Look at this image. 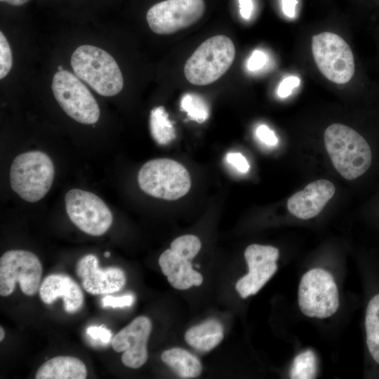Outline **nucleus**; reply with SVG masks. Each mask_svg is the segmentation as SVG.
<instances>
[{
    "instance_id": "obj_23",
    "label": "nucleus",
    "mask_w": 379,
    "mask_h": 379,
    "mask_svg": "<svg viewBox=\"0 0 379 379\" xmlns=\"http://www.w3.org/2000/svg\"><path fill=\"white\" fill-rule=\"evenodd\" d=\"M317 373V359L312 350L298 354L293 359L290 378L292 379H312Z\"/></svg>"
},
{
    "instance_id": "obj_28",
    "label": "nucleus",
    "mask_w": 379,
    "mask_h": 379,
    "mask_svg": "<svg viewBox=\"0 0 379 379\" xmlns=\"http://www.w3.org/2000/svg\"><path fill=\"white\" fill-rule=\"evenodd\" d=\"M86 333L93 340L100 339L102 344L112 342V333L104 325L90 326L86 328Z\"/></svg>"
},
{
    "instance_id": "obj_19",
    "label": "nucleus",
    "mask_w": 379,
    "mask_h": 379,
    "mask_svg": "<svg viewBox=\"0 0 379 379\" xmlns=\"http://www.w3.org/2000/svg\"><path fill=\"white\" fill-rule=\"evenodd\" d=\"M223 336L222 324L215 319H209L188 329L185 340L195 350L206 352L219 345Z\"/></svg>"
},
{
    "instance_id": "obj_10",
    "label": "nucleus",
    "mask_w": 379,
    "mask_h": 379,
    "mask_svg": "<svg viewBox=\"0 0 379 379\" xmlns=\"http://www.w3.org/2000/svg\"><path fill=\"white\" fill-rule=\"evenodd\" d=\"M65 202L69 220L82 232L91 236H100L111 227L112 214L95 194L72 189L67 192Z\"/></svg>"
},
{
    "instance_id": "obj_6",
    "label": "nucleus",
    "mask_w": 379,
    "mask_h": 379,
    "mask_svg": "<svg viewBox=\"0 0 379 379\" xmlns=\"http://www.w3.org/2000/svg\"><path fill=\"white\" fill-rule=\"evenodd\" d=\"M312 52L318 69L329 81L343 84L353 77L354 55L350 46L339 35L325 32L313 36Z\"/></svg>"
},
{
    "instance_id": "obj_24",
    "label": "nucleus",
    "mask_w": 379,
    "mask_h": 379,
    "mask_svg": "<svg viewBox=\"0 0 379 379\" xmlns=\"http://www.w3.org/2000/svg\"><path fill=\"white\" fill-rule=\"evenodd\" d=\"M180 108L188 117L198 123H203L209 117V107L205 100L195 93L185 94L180 101Z\"/></svg>"
},
{
    "instance_id": "obj_35",
    "label": "nucleus",
    "mask_w": 379,
    "mask_h": 379,
    "mask_svg": "<svg viewBox=\"0 0 379 379\" xmlns=\"http://www.w3.org/2000/svg\"><path fill=\"white\" fill-rule=\"evenodd\" d=\"M29 0H1V1H4L12 6H21L25 4Z\"/></svg>"
},
{
    "instance_id": "obj_29",
    "label": "nucleus",
    "mask_w": 379,
    "mask_h": 379,
    "mask_svg": "<svg viewBox=\"0 0 379 379\" xmlns=\"http://www.w3.org/2000/svg\"><path fill=\"white\" fill-rule=\"evenodd\" d=\"M300 84V79L295 76H289L284 78L279 84L277 94L281 98H284L289 96L294 88L298 87Z\"/></svg>"
},
{
    "instance_id": "obj_1",
    "label": "nucleus",
    "mask_w": 379,
    "mask_h": 379,
    "mask_svg": "<svg viewBox=\"0 0 379 379\" xmlns=\"http://www.w3.org/2000/svg\"><path fill=\"white\" fill-rule=\"evenodd\" d=\"M324 137L332 164L344 178L354 180L370 168V146L357 131L341 124H333L326 129Z\"/></svg>"
},
{
    "instance_id": "obj_37",
    "label": "nucleus",
    "mask_w": 379,
    "mask_h": 379,
    "mask_svg": "<svg viewBox=\"0 0 379 379\" xmlns=\"http://www.w3.org/2000/svg\"><path fill=\"white\" fill-rule=\"evenodd\" d=\"M105 257L108 258L110 255V253L108 251H106L104 254Z\"/></svg>"
},
{
    "instance_id": "obj_32",
    "label": "nucleus",
    "mask_w": 379,
    "mask_h": 379,
    "mask_svg": "<svg viewBox=\"0 0 379 379\" xmlns=\"http://www.w3.org/2000/svg\"><path fill=\"white\" fill-rule=\"evenodd\" d=\"M227 161L237 170L246 173L249 170V164L246 159L239 152H230L227 154Z\"/></svg>"
},
{
    "instance_id": "obj_27",
    "label": "nucleus",
    "mask_w": 379,
    "mask_h": 379,
    "mask_svg": "<svg viewBox=\"0 0 379 379\" xmlns=\"http://www.w3.org/2000/svg\"><path fill=\"white\" fill-rule=\"evenodd\" d=\"M133 301L134 296L131 294L116 297L107 295L102 299V304L104 307H110L116 308L129 307L133 305Z\"/></svg>"
},
{
    "instance_id": "obj_25",
    "label": "nucleus",
    "mask_w": 379,
    "mask_h": 379,
    "mask_svg": "<svg viewBox=\"0 0 379 379\" xmlns=\"http://www.w3.org/2000/svg\"><path fill=\"white\" fill-rule=\"evenodd\" d=\"M199 239L192 234L180 236L174 239L171 244V249L179 256L192 260L201 249Z\"/></svg>"
},
{
    "instance_id": "obj_3",
    "label": "nucleus",
    "mask_w": 379,
    "mask_h": 379,
    "mask_svg": "<svg viewBox=\"0 0 379 379\" xmlns=\"http://www.w3.org/2000/svg\"><path fill=\"white\" fill-rule=\"evenodd\" d=\"M54 174V165L48 155L41 151L27 152L14 159L10 169V183L23 200L36 202L51 189Z\"/></svg>"
},
{
    "instance_id": "obj_30",
    "label": "nucleus",
    "mask_w": 379,
    "mask_h": 379,
    "mask_svg": "<svg viewBox=\"0 0 379 379\" xmlns=\"http://www.w3.org/2000/svg\"><path fill=\"white\" fill-rule=\"evenodd\" d=\"M267 55L261 50H254L247 61V68L251 72H256L266 65Z\"/></svg>"
},
{
    "instance_id": "obj_8",
    "label": "nucleus",
    "mask_w": 379,
    "mask_h": 379,
    "mask_svg": "<svg viewBox=\"0 0 379 379\" xmlns=\"http://www.w3.org/2000/svg\"><path fill=\"white\" fill-rule=\"evenodd\" d=\"M51 88L60 107L72 119L84 124L98 121V105L77 77L67 70L58 71L53 76Z\"/></svg>"
},
{
    "instance_id": "obj_12",
    "label": "nucleus",
    "mask_w": 379,
    "mask_h": 379,
    "mask_svg": "<svg viewBox=\"0 0 379 379\" xmlns=\"http://www.w3.org/2000/svg\"><path fill=\"white\" fill-rule=\"evenodd\" d=\"M278 248L271 246L251 244L244 252L248 273L239 279L235 288L241 298L257 293L277 270Z\"/></svg>"
},
{
    "instance_id": "obj_22",
    "label": "nucleus",
    "mask_w": 379,
    "mask_h": 379,
    "mask_svg": "<svg viewBox=\"0 0 379 379\" xmlns=\"http://www.w3.org/2000/svg\"><path fill=\"white\" fill-rule=\"evenodd\" d=\"M366 343L373 359L379 364V294L369 301L365 317Z\"/></svg>"
},
{
    "instance_id": "obj_14",
    "label": "nucleus",
    "mask_w": 379,
    "mask_h": 379,
    "mask_svg": "<svg viewBox=\"0 0 379 379\" xmlns=\"http://www.w3.org/2000/svg\"><path fill=\"white\" fill-rule=\"evenodd\" d=\"M98 258L88 254L81 258L76 265V273L81 280L84 289L92 295L117 292L126 284L124 271L117 267L100 268Z\"/></svg>"
},
{
    "instance_id": "obj_2",
    "label": "nucleus",
    "mask_w": 379,
    "mask_h": 379,
    "mask_svg": "<svg viewBox=\"0 0 379 379\" xmlns=\"http://www.w3.org/2000/svg\"><path fill=\"white\" fill-rule=\"evenodd\" d=\"M76 76L103 96H114L123 88L124 79L114 58L100 48L90 45L78 47L71 57Z\"/></svg>"
},
{
    "instance_id": "obj_13",
    "label": "nucleus",
    "mask_w": 379,
    "mask_h": 379,
    "mask_svg": "<svg viewBox=\"0 0 379 379\" xmlns=\"http://www.w3.org/2000/svg\"><path fill=\"white\" fill-rule=\"evenodd\" d=\"M152 331L149 318L140 316L118 332L111 345L117 352H122V363L129 368H138L148 359L147 341Z\"/></svg>"
},
{
    "instance_id": "obj_17",
    "label": "nucleus",
    "mask_w": 379,
    "mask_h": 379,
    "mask_svg": "<svg viewBox=\"0 0 379 379\" xmlns=\"http://www.w3.org/2000/svg\"><path fill=\"white\" fill-rule=\"evenodd\" d=\"M159 264L170 284L176 289L185 290L203 282V277L193 270L190 261L179 256L171 248L161 253Z\"/></svg>"
},
{
    "instance_id": "obj_5",
    "label": "nucleus",
    "mask_w": 379,
    "mask_h": 379,
    "mask_svg": "<svg viewBox=\"0 0 379 379\" xmlns=\"http://www.w3.org/2000/svg\"><path fill=\"white\" fill-rule=\"evenodd\" d=\"M138 182L147 194L166 200H175L185 195L191 187L187 170L170 159L148 161L140 169Z\"/></svg>"
},
{
    "instance_id": "obj_9",
    "label": "nucleus",
    "mask_w": 379,
    "mask_h": 379,
    "mask_svg": "<svg viewBox=\"0 0 379 379\" xmlns=\"http://www.w3.org/2000/svg\"><path fill=\"white\" fill-rule=\"evenodd\" d=\"M42 265L33 253L24 250H11L0 258V295L8 296L18 282L22 292L34 295L39 289Z\"/></svg>"
},
{
    "instance_id": "obj_4",
    "label": "nucleus",
    "mask_w": 379,
    "mask_h": 379,
    "mask_svg": "<svg viewBox=\"0 0 379 379\" xmlns=\"http://www.w3.org/2000/svg\"><path fill=\"white\" fill-rule=\"evenodd\" d=\"M234 57L235 47L228 36L210 37L187 59L184 67L185 78L197 86L213 83L228 70Z\"/></svg>"
},
{
    "instance_id": "obj_15",
    "label": "nucleus",
    "mask_w": 379,
    "mask_h": 379,
    "mask_svg": "<svg viewBox=\"0 0 379 379\" xmlns=\"http://www.w3.org/2000/svg\"><path fill=\"white\" fill-rule=\"evenodd\" d=\"M334 185L325 179L312 182L293 194L287 201L288 211L295 217L308 220L319 215L333 197Z\"/></svg>"
},
{
    "instance_id": "obj_26",
    "label": "nucleus",
    "mask_w": 379,
    "mask_h": 379,
    "mask_svg": "<svg viewBox=\"0 0 379 379\" xmlns=\"http://www.w3.org/2000/svg\"><path fill=\"white\" fill-rule=\"evenodd\" d=\"M13 65L12 53L8 42L0 32V78H4L10 72Z\"/></svg>"
},
{
    "instance_id": "obj_34",
    "label": "nucleus",
    "mask_w": 379,
    "mask_h": 379,
    "mask_svg": "<svg viewBox=\"0 0 379 379\" xmlns=\"http://www.w3.org/2000/svg\"><path fill=\"white\" fill-rule=\"evenodd\" d=\"M297 0H281L284 13L288 18H293L295 15Z\"/></svg>"
},
{
    "instance_id": "obj_7",
    "label": "nucleus",
    "mask_w": 379,
    "mask_h": 379,
    "mask_svg": "<svg viewBox=\"0 0 379 379\" xmlns=\"http://www.w3.org/2000/svg\"><path fill=\"white\" fill-rule=\"evenodd\" d=\"M298 295L301 312L310 317H329L339 307L334 279L328 271L321 268L310 270L302 275Z\"/></svg>"
},
{
    "instance_id": "obj_31",
    "label": "nucleus",
    "mask_w": 379,
    "mask_h": 379,
    "mask_svg": "<svg viewBox=\"0 0 379 379\" xmlns=\"http://www.w3.org/2000/svg\"><path fill=\"white\" fill-rule=\"evenodd\" d=\"M256 136L262 142L269 146H274L278 142V139L274 132L264 124L257 128Z\"/></svg>"
},
{
    "instance_id": "obj_18",
    "label": "nucleus",
    "mask_w": 379,
    "mask_h": 379,
    "mask_svg": "<svg viewBox=\"0 0 379 379\" xmlns=\"http://www.w3.org/2000/svg\"><path fill=\"white\" fill-rule=\"evenodd\" d=\"M86 377L84 363L69 356H58L46 361L35 375L36 379H85Z\"/></svg>"
},
{
    "instance_id": "obj_20",
    "label": "nucleus",
    "mask_w": 379,
    "mask_h": 379,
    "mask_svg": "<svg viewBox=\"0 0 379 379\" xmlns=\"http://www.w3.org/2000/svg\"><path fill=\"white\" fill-rule=\"evenodd\" d=\"M161 360L182 378L199 376L202 366L199 359L181 348H172L163 352Z\"/></svg>"
},
{
    "instance_id": "obj_38",
    "label": "nucleus",
    "mask_w": 379,
    "mask_h": 379,
    "mask_svg": "<svg viewBox=\"0 0 379 379\" xmlns=\"http://www.w3.org/2000/svg\"><path fill=\"white\" fill-rule=\"evenodd\" d=\"M58 71H62V70H64L62 65H59V66L58 67Z\"/></svg>"
},
{
    "instance_id": "obj_36",
    "label": "nucleus",
    "mask_w": 379,
    "mask_h": 379,
    "mask_svg": "<svg viewBox=\"0 0 379 379\" xmlns=\"http://www.w3.org/2000/svg\"><path fill=\"white\" fill-rule=\"evenodd\" d=\"M5 336V331L2 326L0 327V341H2Z\"/></svg>"
},
{
    "instance_id": "obj_21",
    "label": "nucleus",
    "mask_w": 379,
    "mask_h": 379,
    "mask_svg": "<svg viewBox=\"0 0 379 379\" xmlns=\"http://www.w3.org/2000/svg\"><path fill=\"white\" fill-rule=\"evenodd\" d=\"M149 130L154 140L159 145L169 144L175 138V130L162 106L153 108L149 115Z\"/></svg>"
},
{
    "instance_id": "obj_11",
    "label": "nucleus",
    "mask_w": 379,
    "mask_h": 379,
    "mask_svg": "<svg viewBox=\"0 0 379 379\" xmlns=\"http://www.w3.org/2000/svg\"><path fill=\"white\" fill-rule=\"evenodd\" d=\"M205 11L204 0H165L152 6L146 19L158 34H171L197 22Z\"/></svg>"
},
{
    "instance_id": "obj_33",
    "label": "nucleus",
    "mask_w": 379,
    "mask_h": 379,
    "mask_svg": "<svg viewBox=\"0 0 379 379\" xmlns=\"http://www.w3.org/2000/svg\"><path fill=\"white\" fill-rule=\"evenodd\" d=\"M239 12L244 19L250 18L253 11L252 0H239Z\"/></svg>"
},
{
    "instance_id": "obj_16",
    "label": "nucleus",
    "mask_w": 379,
    "mask_h": 379,
    "mask_svg": "<svg viewBox=\"0 0 379 379\" xmlns=\"http://www.w3.org/2000/svg\"><path fill=\"white\" fill-rule=\"evenodd\" d=\"M41 300L46 304H51L61 298L65 310L75 313L81 307L84 294L78 284L69 276L53 274L47 276L39 287Z\"/></svg>"
}]
</instances>
